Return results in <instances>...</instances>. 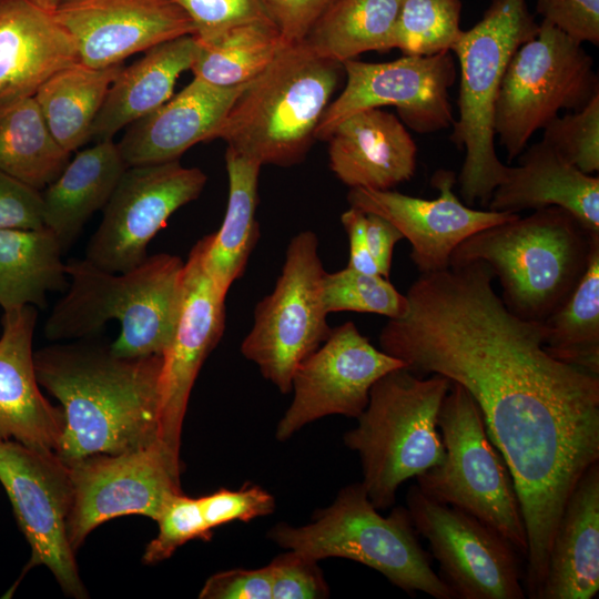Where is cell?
Masks as SVG:
<instances>
[{
	"mask_svg": "<svg viewBox=\"0 0 599 599\" xmlns=\"http://www.w3.org/2000/svg\"><path fill=\"white\" fill-rule=\"evenodd\" d=\"M475 261L422 273L380 349L419 376L438 374L478 405L511 474L527 531L524 586L536 599L572 489L599 463V375L554 358L546 326L511 313Z\"/></svg>",
	"mask_w": 599,
	"mask_h": 599,
	"instance_id": "1",
	"label": "cell"
},
{
	"mask_svg": "<svg viewBox=\"0 0 599 599\" xmlns=\"http://www.w3.org/2000/svg\"><path fill=\"white\" fill-rule=\"evenodd\" d=\"M33 359L39 385L64 414L55 454L65 464L160 441L162 355L120 357L90 337L45 346Z\"/></svg>",
	"mask_w": 599,
	"mask_h": 599,
	"instance_id": "2",
	"label": "cell"
},
{
	"mask_svg": "<svg viewBox=\"0 0 599 599\" xmlns=\"http://www.w3.org/2000/svg\"><path fill=\"white\" fill-rule=\"evenodd\" d=\"M184 265L179 256L158 253L122 273L98 267L87 258L65 263V294L44 323L49 341L97 337L108 322L116 321L120 333L110 344L120 357L163 355L177 319Z\"/></svg>",
	"mask_w": 599,
	"mask_h": 599,
	"instance_id": "3",
	"label": "cell"
},
{
	"mask_svg": "<svg viewBox=\"0 0 599 599\" xmlns=\"http://www.w3.org/2000/svg\"><path fill=\"white\" fill-rule=\"evenodd\" d=\"M598 243L599 233L549 206L470 235L454 250L449 265L485 262L500 282L506 307L544 323L575 291Z\"/></svg>",
	"mask_w": 599,
	"mask_h": 599,
	"instance_id": "4",
	"label": "cell"
},
{
	"mask_svg": "<svg viewBox=\"0 0 599 599\" xmlns=\"http://www.w3.org/2000/svg\"><path fill=\"white\" fill-rule=\"evenodd\" d=\"M343 64L306 41L286 43L253 79L212 133L261 165L290 166L307 153L331 103Z\"/></svg>",
	"mask_w": 599,
	"mask_h": 599,
	"instance_id": "5",
	"label": "cell"
},
{
	"mask_svg": "<svg viewBox=\"0 0 599 599\" xmlns=\"http://www.w3.org/2000/svg\"><path fill=\"white\" fill-rule=\"evenodd\" d=\"M450 385L441 375L426 378L406 367L373 385L368 404L357 426L344 435V444L359 456L362 485L376 509L393 507L404 481L443 461L438 415Z\"/></svg>",
	"mask_w": 599,
	"mask_h": 599,
	"instance_id": "6",
	"label": "cell"
},
{
	"mask_svg": "<svg viewBox=\"0 0 599 599\" xmlns=\"http://www.w3.org/2000/svg\"><path fill=\"white\" fill-rule=\"evenodd\" d=\"M267 536L280 547L317 561L333 557L357 561L410 596L424 592L435 599H453L432 567L433 557L423 548L408 509L397 506L382 516L362 483L343 487L309 524L280 522Z\"/></svg>",
	"mask_w": 599,
	"mask_h": 599,
	"instance_id": "7",
	"label": "cell"
},
{
	"mask_svg": "<svg viewBox=\"0 0 599 599\" xmlns=\"http://www.w3.org/2000/svg\"><path fill=\"white\" fill-rule=\"evenodd\" d=\"M538 27L526 0H493L451 49L459 63L460 83L450 140L466 151L457 182L467 205L479 202L487 206L505 175L507 165L495 149V104L511 57Z\"/></svg>",
	"mask_w": 599,
	"mask_h": 599,
	"instance_id": "8",
	"label": "cell"
},
{
	"mask_svg": "<svg viewBox=\"0 0 599 599\" xmlns=\"http://www.w3.org/2000/svg\"><path fill=\"white\" fill-rule=\"evenodd\" d=\"M438 429L445 457L416 477L418 488L494 528L526 560L527 531L511 474L487 434L478 405L457 383L451 382L444 398Z\"/></svg>",
	"mask_w": 599,
	"mask_h": 599,
	"instance_id": "9",
	"label": "cell"
},
{
	"mask_svg": "<svg viewBox=\"0 0 599 599\" xmlns=\"http://www.w3.org/2000/svg\"><path fill=\"white\" fill-rule=\"evenodd\" d=\"M597 93L592 57L581 42L542 20L511 57L495 104V138L508 161L561 110L577 111Z\"/></svg>",
	"mask_w": 599,
	"mask_h": 599,
	"instance_id": "10",
	"label": "cell"
},
{
	"mask_svg": "<svg viewBox=\"0 0 599 599\" xmlns=\"http://www.w3.org/2000/svg\"><path fill=\"white\" fill-rule=\"evenodd\" d=\"M318 237L309 230L294 235L273 291L255 305L242 355L286 394L296 367L328 337L332 328L322 300L325 273Z\"/></svg>",
	"mask_w": 599,
	"mask_h": 599,
	"instance_id": "11",
	"label": "cell"
},
{
	"mask_svg": "<svg viewBox=\"0 0 599 599\" xmlns=\"http://www.w3.org/2000/svg\"><path fill=\"white\" fill-rule=\"evenodd\" d=\"M0 483L31 552L20 577L3 597L16 590L27 572L44 566L65 596L87 598L75 552L67 536L72 502L69 466L54 451L0 439Z\"/></svg>",
	"mask_w": 599,
	"mask_h": 599,
	"instance_id": "12",
	"label": "cell"
},
{
	"mask_svg": "<svg viewBox=\"0 0 599 599\" xmlns=\"http://www.w3.org/2000/svg\"><path fill=\"white\" fill-rule=\"evenodd\" d=\"M414 527L429 544L438 576L453 599H524L522 556L490 526L426 496L417 485L406 495ZM525 559V558H524Z\"/></svg>",
	"mask_w": 599,
	"mask_h": 599,
	"instance_id": "13",
	"label": "cell"
},
{
	"mask_svg": "<svg viewBox=\"0 0 599 599\" xmlns=\"http://www.w3.org/2000/svg\"><path fill=\"white\" fill-rule=\"evenodd\" d=\"M67 465L72 483L67 536L75 554L98 526L131 515L155 521L166 501L182 491L181 463L161 441L133 451L89 455Z\"/></svg>",
	"mask_w": 599,
	"mask_h": 599,
	"instance_id": "14",
	"label": "cell"
},
{
	"mask_svg": "<svg viewBox=\"0 0 599 599\" xmlns=\"http://www.w3.org/2000/svg\"><path fill=\"white\" fill-rule=\"evenodd\" d=\"M206 181L202 170L179 160L128 166L103 207L85 258L113 273L138 266L151 240L175 211L199 197Z\"/></svg>",
	"mask_w": 599,
	"mask_h": 599,
	"instance_id": "15",
	"label": "cell"
},
{
	"mask_svg": "<svg viewBox=\"0 0 599 599\" xmlns=\"http://www.w3.org/2000/svg\"><path fill=\"white\" fill-rule=\"evenodd\" d=\"M451 51L403 55L389 62H344L346 85L326 108L315 139L326 140L345 118L362 110L395 106L400 121L418 133H433L454 122L449 89L456 80Z\"/></svg>",
	"mask_w": 599,
	"mask_h": 599,
	"instance_id": "16",
	"label": "cell"
},
{
	"mask_svg": "<svg viewBox=\"0 0 599 599\" xmlns=\"http://www.w3.org/2000/svg\"><path fill=\"white\" fill-rule=\"evenodd\" d=\"M400 359L373 346L348 321L332 328L326 341L295 369L293 400L275 436L286 440L306 424L329 415L358 418L373 385L397 368Z\"/></svg>",
	"mask_w": 599,
	"mask_h": 599,
	"instance_id": "17",
	"label": "cell"
},
{
	"mask_svg": "<svg viewBox=\"0 0 599 599\" xmlns=\"http://www.w3.org/2000/svg\"><path fill=\"white\" fill-rule=\"evenodd\" d=\"M204 240L191 248L184 265L182 300L171 343L163 356L160 441L180 461L181 434L191 390L225 328V298L206 274Z\"/></svg>",
	"mask_w": 599,
	"mask_h": 599,
	"instance_id": "18",
	"label": "cell"
},
{
	"mask_svg": "<svg viewBox=\"0 0 599 599\" xmlns=\"http://www.w3.org/2000/svg\"><path fill=\"white\" fill-rule=\"evenodd\" d=\"M456 175L438 170L432 185L438 197L427 200L390 190L352 187L349 206L375 213L394 224L412 245L410 258L420 273L449 267L454 250L470 235L518 216V213L475 210L454 192Z\"/></svg>",
	"mask_w": 599,
	"mask_h": 599,
	"instance_id": "19",
	"label": "cell"
},
{
	"mask_svg": "<svg viewBox=\"0 0 599 599\" xmlns=\"http://www.w3.org/2000/svg\"><path fill=\"white\" fill-rule=\"evenodd\" d=\"M73 38L80 62L93 68L123 63L165 41L194 34L173 0H69L54 12Z\"/></svg>",
	"mask_w": 599,
	"mask_h": 599,
	"instance_id": "20",
	"label": "cell"
},
{
	"mask_svg": "<svg viewBox=\"0 0 599 599\" xmlns=\"http://www.w3.org/2000/svg\"><path fill=\"white\" fill-rule=\"evenodd\" d=\"M32 305L3 311L0 336V439L54 451L65 420L41 393L32 351L37 323Z\"/></svg>",
	"mask_w": 599,
	"mask_h": 599,
	"instance_id": "21",
	"label": "cell"
},
{
	"mask_svg": "<svg viewBox=\"0 0 599 599\" xmlns=\"http://www.w3.org/2000/svg\"><path fill=\"white\" fill-rule=\"evenodd\" d=\"M248 83L217 87L194 78L160 108L126 126L116 143L126 167L176 161L196 143L210 141Z\"/></svg>",
	"mask_w": 599,
	"mask_h": 599,
	"instance_id": "22",
	"label": "cell"
},
{
	"mask_svg": "<svg viewBox=\"0 0 599 599\" xmlns=\"http://www.w3.org/2000/svg\"><path fill=\"white\" fill-rule=\"evenodd\" d=\"M326 140L329 167L351 189L390 190L415 174V141L395 114L380 108L345 118Z\"/></svg>",
	"mask_w": 599,
	"mask_h": 599,
	"instance_id": "23",
	"label": "cell"
},
{
	"mask_svg": "<svg viewBox=\"0 0 599 599\" xmlns=\"http://www.w3.org/2000/svg\"><path fill=\"white\" fill-rule=\"evenodd\" d=\"M77 44L52 11L0 0V106L33 97L59 70L79 62Z\"/></svg>",
	"mask_w": 599,
	"mask_h": 599,
	"instance_id": "24",
	"label": "cell"
},
{
	"mask_svg": "<svg viewBox=\"0 0 599 599\" xmlns=\"http://www.w3.org/2000/svg\"><path fill=\"white\" fill-rule=\"evenodd\" d=\"M487 206L506 213L558 206L599 233V177L581 172L541 140L519 154L517 166L507 165Z\"/></svg>",
	"mask_w": 599,
	"mask_h": 599,
	"instance_id": "25",
	"label": "cell"
},
{
	"mask_svg": "<svg viewBox=\"0 0 599 599\" xmlns=\"http://www.w3.org/2000/svg\"><path fill=\"white\" fill-rule=\"evenodd\" d=\"M599 590V463L580 477L556 527L538 599H591Z\"/></svg>",
	"mask_w": 599,
	"mask_h": 599,
	"instance_id": "26",
	"label": "cell"
},
{
	"mask_svg": "<svg viewBox=\"0 0 599 599\" xmlns=\"http://www.w3.org/2000/svg\"><path fill=\"white\" fill-rule=\"evenodd\" d=\"M197 43L192 34L182 35L144 51L123 67L111 83L91 129V140H112L134 121L150 114L172 95L176 80L190 70Z\"/></svg>",
	"mask_w": 599,
	"mask_h": 599,
	"instance_id": "27",
	"label": "cell"
},
{
	"mask_svg": "<svg viewBox=\"0 0 599 599\" xmlns=\"http://www.w3.org/2000/svg\"><path fill=\"white\" fill-rule=\"evenodd\" d=\"M126 165L113 140L79 151L43 191V223L62 251L77 240L93 213L103 209Z\"/></svg>",
	"mask_w": 599,
	"mask_h": 599,
	"instance_id": "28",
	"label": "cell"
},
{
	"mask_svg": "<svg viewBox=\"0 0 599 599\" xmlns=\"http://www.w3.org/2000/svg\"><path fill=\"white\" fill-rule=\"evenodd\" d=\"M229 199L220 229L203 236V267L219 292L226 296L245 272L260 237L256 221L261 164L232 149L225 152Z\"/></svg>",
	"mask_w": 599,
	"mask_h": 599,
	"instance_id": "29",
	"label": "cell"
},
{
	"mask_svg": "<svg viewBox=\"0 0 599 599\" xmlns=\"http://www.w3.org/2000/svg\"><path fill=\"white\" fill-rule=\"evenodd\" d=\"M55 235L40 229H0V306L43 308L47 293L64 291L65 263Z\"/></svg>",
	"mask_w": 599,
	"mask_h": 599,
	"instance_id": "30",
	"label": "cell"
},
{
	"mask_svg": "<svg viewBox=\"0 0 599 599\" xmlns=\"http://www.w3.org/2000/svg\"><path fill=\"white\" fill-rule=\"evenodd\" d=\"M123 63L93 68L82 62L65 67L47 81L34 99L55 141L68 152L90 141L91 129Z\"/></svg>",
	"mask_w": 599,
	"mask_h": 599,
	"instance_id": "31",
	"label": "cell"
},
{
	"mask_svg": "<svg viewBox=\"0 0 599 599\" xmlns=\"http://www.w3.org/2000/svg\"><path fill=\"white\" fill-rule=\"evenodd\" d=\"M71 153L53 138L34 97L0 106V170L43 191L63 171Z\"/></svg>",
	"mask_w": 599,
	"mask_h": 599,
	"instance_id": "32",
	"label": "cell"
},
{
	"mask_svg": "<svg viewBox=\"0 0 599 599\" xmlns=\"http://www.w3.org/2000/svg\"><path fill=\"white\" fill-rule=\"evenodd\" d=\"M402 0H334L314 23L306 43L339 63L368 51L393 49Z\"/></svg>",
	"mask_w": 599,
	"mask_h": 599,
	"instance_id": "33",
	"label": "cell"
},
{
	"mask_svg": "<svg viewBox=\"0 0 599 599\" xmlns=\"http://www.w3.org/2000/svg\"><path fill=\"white\" fill-rule=\"evenodd\" d=\"M196 43L190 70L194 78L217 87L251 82L286 44L268 19L235 27L209 42Z\"/></svg>",
	"mask_w": 599,
	"mask_h": 599,
	"instance_id": "34",
	"label": "cell"
},
{
	"mask_svg": "<svg viewBox=\"0 0 599 599\" xmlns=\"http://www.w3.org/2000/svg\"><path fill=\"white\" fill-rule=\"evenodd\" d=\"M544 325L549 355L599 375V243L575 291Z\"/></svg>",
	"mask_w": 599,
	"mask_h": 599,
	"instance_id": "35",
	"label": "cell"
},
{
	"mask_svg": "<svg viewBox=\"0 0 599 599\" xmlns=\"http://www.w3.org/2000/svg\"><path fill=\"white\" fill-rule=\"evenodd\" d=\"M460 0H402L393 33V49L404 55L451 51L463 30Z\"/></svg>",
	"mask_w": 599,
	"mask_h": 599,
	"instance_id": "36",
	"label": "cell"
},
{
	"mask_svg": "<svg viewBox=\"0 0 599 599\" xmlns=\"http://www.w3.org/2000/svg\"><path fill=\"white\" fill-rule=\"evenodd\" d=\"M322 300L326 312L372 313L400 318L408 311L406 295L379 274L351 267L327 273L322 278Z\"/></svg>",
	"mask_w": 599,
	"mask_h": 599,
	"instance_id": "37",
	"label": "cell"
},
{
	"mask_svg": "<svg viewBox=\"0 0 599 599\" xmlns=\"http://www.w3.org/2000/svg\"><path fill=\"white\" fill-rule=\"evenodd\" d=\"M542 141L586 174L599 171V93L577 111L556 116L544 128Z\"/></svg>",
	"mask_w": 599,
	"mask_h": 599,
	"instance_id": "38",
	"label": "cell"
},
{
	"mask_svg": "<svg viewBox=\"0 0 599 599\" xmlns=\"http://www.w3.org/2000/svg\"><path fill=\"white\" fill-rule=\"evenodd\" d=\"M159 532L146 546L142 556L144 564L153 565L169 559L182 545L193 539L209 541L212 530L207 527L199 498L182 491L173 495L164 505L158 519Z\"/></svg>",
	"mask_w": 599,
	"mask_h": 599,
	"instance_id": "39",
	"label": "cell"
},
{
	"mask_svg": "<svg viewBox=\"0 0 599 599\" xmlns=\"http://www.w3.org/2000/svg\"><path fill=\"white\" fill-rule=\"evenodd\" d=\"M191 20L197 42H209L226 31L265 20L258 0H173Z\"/></svg>",
	"mask_w": 599,
	"mask_h": 599,
	"instance_id": "40",
	"label": "cell"
},
{
	"mask_svg": "<svg viewBox=\"0 0 599 599\" xmlns=\"http://www.w3.org/2000/svg\"><path fill=\"white\" fill-rule=\"evenodd\" d=\"M272 599H322L328 585L317 560L295 550L275 557L268 565Z\"/></svg>",
	"mask_w": 599,
	"mask_h": 599,
	"instance_id": "41",
	"label": "cell"
},
{
	"mask_svg": "<svg viewBox=\"0 0 599 599\" xmlns=\"http://www.w3.org/2000/svg\"><path fill=\"white\" fill-rule=\"evenodd\" d=\"M199 500L211 530L234 520L250 521L275 510L274 497L258 486H244L235 491L221 488Z\"/></svg>",
	"mask_w": 599,
	"mask_h": 599,
	"instance_id": "42",
	"label": "cell"
},
{
	"mask_svg": "<svg viewBox=\"0 0 599 599\" xmlns=\"http://www.w3.org/2000/svg\"><path fill=\"white\" fill-rule=\"evenodd\" d=\"M546 20L577 41L599 43V0H536Z\"/></svg>",
	"mask_w": 599,
	"mask_h": 599,
	"instance_id": "43",
	"label": "cell"
},
{
	"mask_svg": "<svg viewBox=\"0 0 599 599\" xmlns=\"http://www.w3.org/2000/svg\"><path fill=\"white\" fill-rule=\"evenodd\" d=\"M43 226L41 191L0 170V229H40Z\"/></svg>",
	"mask_w": 599,
	"mask_h": 599,
	"instance_id": "44",
	"label": "cell"
},
{
	"mask_svg": "<svg viewBox=\"0 0 599 599\" xmlns=\"http://www.w3.org/2000/svg\"><path fill=\"white\" fill-rule=\"evenodd\" d=\"M285 43L304 41L334 0H258Z\"/></svg>",
	"mask_w": 599,
	"mask_h": 599,
	"instance_id": "45",
	"label": "cell"
},
{
	"mask_svg": "<svg viewBox=\"0 0 599 599\" xmlns=\"http://www.w3.org/2000/svg\"><path fill=\"white\" fill-rule=\"evenodd\" d=\"M201 599H272L268 566L231 569L211 576L199 593Z\"/></svg>",
	"mask_w": 599,
	"mask_h": 599,
	"instance_id": "46",
	"label": "cell"
},
{
	"mask_svg": "<svg viewBox=\"0 0 599 599\" xmlns=\"http://www.w3.org/2000/svg\"><path fill=\"white\" fill-rule=\"evenodd\" d=\"M366 236L379 274L389 278L394 247L398 241L404 238L403 234L383 216L366 213Z\"/></svg>",
	"mask_w": 599,
	"mask_h": 599,
	"instance_id": "47",
	"label": "cell"
},
{
	"mask_svg": "<svg viewBox=\"0 0 599 599\" xmlns=\"http://www.w3.org/2000/svg\"><path fill=\"white\" fill-rule=\"evenodd\" d=\"M341 222L347 234L349 245L347 267L364 273L379 274L368 247L366 236V213L351 206L341 215Z\"/></svg>",
	"mask_w": 599,
	"mask_h": 599,
	"instance_id": "48",
	"label": "cell"
},
{
	"mask_svg": "<svg viewBox=\"0 0 599 599\" xmlns=\"http://www.w3.org/2000/svg\"><path fill=\"white\" fill-rule=\"evenodd\" d=\"M37 6L54 12L58 8H60L63 3H65L69 0H30Z\"/></svg>",
	"mask_w": 599,
	"mask_h": 599,
	"instance_id": "49",
	"label": "cell"
}]
</instances>
